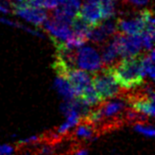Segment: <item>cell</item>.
Segmentation results:
<instances>
[{"mask_svg":"<svg viewBox=\"0 0 155 155\" xmlns=\"http://www.w3.org/2000/svg\"><path fill=\"white\" fill-rule=\"evenodd\" d=\"M45 30L50 32L52 41H66L68 38H70L73 31L70 28V26L66 25V24L60 23L58 21H55L54 19L49 20L43 23Z\"/></svg>","mask_w":155,"mask_h":155,"instance_id":"cell-10","label":"cell"},{"mask_svg":"<svg viewBox=\"0 0 155 155\" xmlns=\"http://www.w3.org/2000/svg\"><path fill=\"white\" fill-rule=\"evenodd\" d=\"M14 151V147L9 144H0V155L10 154Z\"/></svg>","mask_w":155,"mask_h":155,"instance_id":"cell-18","label":"cell"},{"mask_svg":"<svg viewBox=\"0 0 155 155\" xmlns=\"http://www.w3.org/2000/svg\"><path fill=\"white\" fill-rule=\"evenodd\" d=\"M91 27H95L103 21V14L100 3L93 0H87L78 12Z\"/></svg>","mask_w":155,"mask_h":155,"instance_id":"cell-7","label":"cell"},{"mask_svg":"<svg viewBox=\"0 0 155 155\" xmlns=\"http://www.w3.org/2000/svg\"><path fill=\"white\" fill-rule=\"evenodd\" d=\"M124 1L133 6H142L149 2V0H124Z\"/></svg>","mask_w":155,"mask_h":155,"instance_id":"cell-19","label":"cell"},{"mask_svg":"<svg viewBox=\"0 0 155 155\" xmlns=\"http://www.w3.org/2000/svg\"><path fill=\"white\" fill-rule=\"evenodd\" d=\"M91 84L101 102L116 97L120 93L119 84L116 83L108 66L101 71H95L91 77Z\"/></svg>","mask_w":155,"mask_h":155,"instance_id":"cell-2","label":"cell"},{"mask_svg":"<svg viewBox=\"0 0 155 155\" xmlns=\"http://www.w3.org/2000/svg\"><path fill=\"white\" fill-rule=\"evenodd\" d=\"M13 11L19 17L23 18L24 20L34 24L35 26H41L47 20L46 12L42 8L31 6L28 3L14 6Z\"/></svg>","mask_w":155,"mask_h":155,"instance_id":"cell-4","label":"cell"},{"mask_svg":"<svg viewBox=\"0 0 155 155\" xmlns=\"http://www.w3.org/2000/svg\"><path fill=\"white\" fill-rule=\"evenodd\" d=\"M78 125H79V127L77 128L74 133V136L78 140H89L92 137L93 134H94V130L92 127L81 121Z\"/></svg>","mask_w":155,"mask_h":155,"instance_id":"cell-14","label":"cell"},{"mask_svg":"<svg viewBox=\"0 0 155 155\" xmlns=\"http://www.w3.org/2000/svg\"><path fill=\"white\" fill-rule=\"evenodd\" d=\"M134 130L137 132L138 134H141L143 136L147 137H154V134H155V130L152 125L150 124H144V123H137L134 125Z\"/></svg>","mask_w":155,"mask_h":155,"instance_id":"cell-16","label":"cell"},{"mask_svg":"<svg viewBox=\"0 0 155 155\" xmlns=\"http://www.w3.org/2000/svg\"><path fill=\"white\" fill-rule=\"evenodd\" d=\"M120 56L119 53V45H118V34L116 32L113 35L112 40L105 46V48L102 51V58L101 61L104 64V66H111L115 60Z\"/></svg>","mask_w":155,"mask_h":155,"instance_id":"cell-11","label":"cell"},{"mask_svg":"<svg viewBox=\"0 0 155 155\" xmlns=\"http://www.w3.org/2000/svg\"><path fill=\"white\" fill-rule=\"evenodd\" d=\"M75 64L84 71L95 72L100 69L102 61L98 52L93 47L81 46L75 52Z\"/></svg>","mask_w":155,"mask_h":155,"instance_id":"cell-3","label":"cell"},{"mask_svg":"<svg viewBox=\"0 0 155 155\" xmlns=\"http://www.w3.org/2000/svg\"><path fill=\"white\" fill-rule=\"evenodd\" d=\"M118 45H119L120 56L123 58L133 57L140 54L142 48L140 35H128L118 34Z\"/></svg>","mask_w":155,"mask_h":155,"instance_id":"cell-5","label":"cell"},{"mask_svg":"<svg viewBox=\"0 0 155 155\" xmlns=\"http://www.w3.org/2000/svg\"><path fill=\"white\" fill-rule=\"evenodd\" d=\"M40 140H41V137H39L38 136H32V137L25 138V140H21L19 141V144H21V145H28V144L36 143V142H38Z\"/></svg>","mask_w":155,"mask_h":155,"instance_id":"cell-17","label":"cell"},{"mask_svg":"<svg viewBox=\"0 0 155 155\" xmlns=\"http://www.w3.org/2000/svg\"><path fill=\"white\" fill-rule=\"evenodd\" d=\"M101 110L105 118L106 124H121L119 117L124 113L126 109V102L123 99L110 100L100 105ZM104 123V125H105Z\"/></svg>","mask_w":155,"mask_h":155,"instance_id":"cell-8","label":"cell"},{"mask_svg":"<svg viewBox=\"0 0 155 155\" xmlns=\"http://www.w3.org/2000/svg\"><path fill=\"white\" fill-rule=\"evenodd\" d=\"M116 25L121 34L128 35H140L145 30V23L140 15L132 19H118Z\"/></svg>","mask_w":155,"mask_h":155,"instance_id":"cell-9","label":"cell"},{"mask_svg":"<svg viewBox=\"0 0 155 155\" xmlns=\"http://www.w3.org/2000/svg\"><path fill=\"white\" fill-rule=\"evenodd\" d=\"M54 88L61 96L64 97L65 100L73 99L76 97L75 91H74V89H73L72 85L67 81V79H65L63 77L57 76L54 81Z\"/></svg>","mask_w":155,"mask_h":155,"instance_id":"cell-13","label":"cell"},{"mask_svg":"<svg viewBox=\"0 0 155 155\" xmlns=\"http://www.w3.org/2000/svg\"><path fill=\"white\" fill-rule=\"evenodd\" d=\"M143 56L136 55L126 57L117 64L109 67L116 83L125 89H132L142 84L144 79V70L142 66Z\"/></svg>","mask_w":155,"mask_h":155,"instance_id":"cell-1","label":"cell"},{"mask_svg":"<svg viewBox=\"0 0 155 155\" xmlns=\"http://www.w3.org/2000/svg\"><path fill=\"white\" fill-rule=\"evenodd\" d=\"M73 153H75L77 155L79 154H81V155H84V154H87L88 153V150L87 149H84V148H81V149H77V150H74Z\"/></svg>","mask_w":155,"mask_h":155,"instance_id":"cell-20","label":"cell"},{"mask_svg":"<svg viewBox=\"0 0 155 155\" xmlns=\"http://www.w3.org/2000/svg\"><path fill=\"white\" fill-rule=\"evenodd\" d=\"M65 79H67V81L72 85L76 97L80 96L84 89L87 87L89 84H91V76L87 71L80 70V69H69L65 76Z\"/></svg>","mask_w":155,"mask_h":155,"instance_id":"cell-6","label":"cell"},{"mask_svg":"<svg viewBox=\"0 0 155 155\" xmlns=\"http://www.w3.org/2000/svg\"><path fill=\"white\" fill-rule=\"evenodd\" d=\"M0 23L5 24V25H7V26L13 27V28H20V30H23V31H27L28 34H31L32 35L38 36V38H43V36H44L41 34V32H39L38 31L34 30V28H28V27H26V26H24V25H22V24H20L18 22L11 21V20H8V19H5V18H0Z\"/></svg>","mask_w":155,"mask_h":155,"instance_id":"cell-15","label":"cell"},{"mask_svg":"<svg viewBox=\"0 0 155 155\" xmlns=\"http://www.w3.org/2000/svg\"><path fill=\"white\" fill-rule=\"evenodd\" d=\"M70 26L73 28V31H72L73 34L80 35L81 38H84L88 40V35L92 27L89 25L84 18H81L78 13L74 16V18L72 19Z\"/></svg>","mask_w":155,"mask_h":155,"instance_id":"cell-12","label":"cell"}]
</instances>
